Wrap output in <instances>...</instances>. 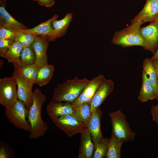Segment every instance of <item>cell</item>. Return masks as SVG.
Segmentation results:
<instances>
[{
	"label": "cell",
	"instance_id": "6da1fadb",
	"mask_svg": "<svg viewBox=\"0 0 158 158\" xmlns=\"http://www.w3.org/2000/svg\"><path fill=\"white\" fill-rule=\"evenodd\" d=\"M46 97L38 88L33 91V102L28 117L31 129L28 138L35 139L43 136L48 129L47 124L42 118V109Z\"/></svg>",
	"mask_w": 158,
	"mask_h": 158
},
{
	"label": "cell",
	"instance_id": "7a4b0ae2",
	"mask_svg": "<svg viewBox=\"0 0 158 158\" xmlns=\"http://www.w3.org/2000/svg\"><path fill=\"white\" fill-rule=\"evenodd\" d=\"M90 81L86 78L80 79L76 77L72 80L68 79L64 83L58 84L54 90L51 100L71 103L78 97Z\"/></svg>",
	"mask_w": 158,
	"mask_h": 158
},
{
	"label": "cell",
	"instance_id": "3957f363",
	"mask_svg": "<svg viewBox=\"0 0 158 158\" xmlns=\"http://www.w3.org/2000/svg\"><path fill=\"white\" fill-rule=\"evenodd\" d=\"M131 23L124 29L114 33L111 41L113 44L121 45L124 48L134 46L142 47L143 40L140 29L143 23L139 20Z\"/></svg>",
	"mask_w": 158,
	"mask_h": 158
},
{
	"label": "cell",
	"instance_id": "277c9868",
	"mask_svg": "<svg viewBox=\"0 0 158 158\" xmlns=\"http://www.w3.org/2000/svg\"><path fill=\"white\" fill-rule=\"evenodd\" d=\"M29 111L25 104L18 99L12 107L6 109L4 113L6 118L15 127L30 132V125L26 119Z\"/></svg>",
	"mask_w": 158,
	"mask_h": 158
},
{
	"label": "cell",
	"instance_id": "5b68a950",
	"mask_svg": "<svg viewBox=\"0 0 158 158\" xmlns=\"http://www.w3.org/2000/svg\"><path fill=\"white\" fill-rule=\"evenodd\" d=\"M112 127V132L124 142L133 141L135 133L131 129L125 114L120 110L109 113Z\"/></svg>",
	"mask_w": 158,
	"mask_h": 158
},
{
	"label": "cell",
	"instance_id": "8992f818",
	"mask_svg": "<svg viewBox=\"0 0 158 158\" xmlns=\"http://www.w3.org/2000/svg\"><path fill=\"white\" fill-rule=\"evenodd\" d=\"M18 99L17 83L14 76L0 79V104L6 109L9 108Z\"/></svg>",
	"mask_w": 158,
	"mask_h": 158
},
{
	"label": "cell",
	"instance_id": "52a82bcc",
	"mask_svg": "<svg viewBox=\"0 0 158 158\" xmlns=\"http://www.w3.org/2000/svg\"><path fill=\"white\" fill-rule=\"evenodd\" d=\"M52 121L58 127L69 137L80 133L87 128L86 125L72 115L63 116Z\"/></svg>",
	"mask_w": 158,
	"mask_h": 158
},
{
	"label": "cell",
	"instance_id": "ba28073f",
	"mask_svg": "<svg viewBox=\"0 0 158 158\" xmlns=\"http://www.w3.org/2000/svg\"><path fill=\"white\" fill-rule=\"evenodd\" d=\"M140 31L143 40L142 47L154 54L158 49V23L151 22L147 26L140 27Z\"/></svg>",
	"mask_w": 158,
	"mask_h": 158
},
{
	"label": "cell",
	"instance_id": "9c48e42d",
	"mask_svg": "<svg viewBox=\"0 0 158 158\" xmlns=\"http://www.w3.org/2000/svg\"><path fill=\"white\" fill-rule=\"evenodd\" d=\"M102 75L94 77L85 86L78 97L71 104L74 107L90 102L98 88L105 79Z\"/></svg>",
	"mask_w": 158,
	"mask_h": 158
},
{
	"label": "cell",
	"instance_id": "30bf717a",
	"mask_svg": "<svg viewBox=\"0 0 158 158\" xmlns=\"http://www.w3.org/2000/svg\"><path fill=\"white\" fill-rule=\"evenodd\" d=\"M114 84L111 80L105 78L90 102L92 114L100 107L106 98L113 91Z\"/></svg>",
	"mask_w": 158,
	"mask_h": 158
},
{
	"label": "cell",
	"instance_id": "8fae6325",
	"mask_svg": "<svg viewBox=\"0 0 158 158\" xmlns=\"http://www.w3.org/2000/svg\"><path fill=\"white\" fill-rule=\"evenodd\" d=\"M13 75L16 80L17 85L18 99L22 101L27 108L29 109L33 102V92L32 85L29 83L15 72Z\"/></svg>",
	"mask_w": 158,
	"mask_h": 158
},
{
	"label": "cell",
	"instance_id": "7c38bea8",
	"mask_svg": "<svg viewBox=\"0 0 158 158\" xmlns=\"http://www.w3.org/2000/svg\"><path fill=\"white\" fill-rule=\"evenodd\" d=\"M74 107L71 103L52 100L47 107V113L52 121L64 115L74 116Z\"/></svg>",
	"mask_w": 158,
	"mask_h": 158
},
{
	"label": "cell",
	"instance_id": "4fadbf2b",
	"mask_svg": "<svg viewBox=\"0 0 158 158\" xmlns=\"http://www.w3.org/2000/svg\"><path fill=\"white\" fill-rule=\"evenodd\" d=\"M50 41L48 38L37 36L32 44L36 55L35 64L38 67L48 64L47 52Z\"/></svg>",
	"mask_w": 158,
	"mask_h": 158
},
{
	"label": "cell",
	"instance_id": "5bb4252c",
	"mask_svg": "<svg viewBox=\"0 0 158 158\" xmlns=\"http://www.w3.org/2000/svg\"><path fill=\"white\" fill-rule=\"evenodd\" d=\"M158 13V0H146L141 11L131 22L133 23L140 20L143 23L154 21Z\"/></svg>",
	"mask_w": 158,
	"mask_h": 158
},
{
	"label": "cell",
	"instance_id": "9a60e30c",
	"mask_svg": "<svg viewBox=\"0 0 158 158\" xmlns=\"http://www.w3.org/2000/svg\"><path fill=\"white\" fill-rule=\"evenodd\" d=\"M102 116V112L99 107L92 114L87 126L95 147L99 143L103 137L101 129V120Z\"/></svg>",
	"mask_w": 158,
	"mask_h": 158
},
{
	"label": "cell",
	"instance_id": "2e32d148",
	"mask_svg": "<svg viewBox=\"0 0 158 158\" xmlns=\"http://www.w3.org/2000/svg\"><path fill=\"white\" fill-rule=\"evenodd\" d=\"M58 18L56 14L47 21L42 22L35 27L31 28L22 30L26 32L30 33L36 36H40L48 38L50 41H54L56 39L55 37L54 29L51 25L53 20Z\"/></svg>",
	"mask_w": 158,
	"mask_h": 158
},
{
	"label": "cell",
	"instance_id": "e0dca14e",
	"mask_svg": "<svg viewBox=\"0 0 158 158\" xmlns=\"http://www.w3.org/2000/svg\"><path fill=\"white\" fill-rule=\"evenodd\" d=\"M80 134V142L78 157L91 158L94 152L95 146L90 132L87 128Z\"/></svg>",
	"mask_w": 158,
	"mask_h": 158
},
{
	"label": "cell",
	"instance_id": "ac0fdd59",
	"mask_svg": "<svg viewBox=\"0 0 158 158\" xmlns=\"http://www.w3.org/2000/svg\"><path fill=\"white\" fill-rule=\"evenodd\" d=\"M0 25L6 26L18 30H24L28 27L13 18L7 11L1 0H0Z\"/></svg>",
	"mask_w": 158,
	"mask_h": 158
},
{
	"label": "cell",
	"instance_id": "d6986e66",
	"mask_svg": "<svg viewBox=\"0 0 158 158\" xmlns=\"http://www.w3.org/2000/svg\"><path fill=\"white\" fill-rule=\"evenodd\" d=\"M138 99L142 103L154 99L158 100V95L153 86L148 81L143 71L142 73V86Z\"/></svg>",
	"mask_w": 158,
	"mask_h": 158
},
{
	"label": "cell",
	"instance_id": "ffe728a7",
	"mask_svg": "<svg viewBox=\"0 0 158 158\" xmlns=\"http://www.w3.org/2000/svg\"><path fill=\"white\" fill-rule=\"evenodd\" d=\"M73 15L71 13H67L62 19L58 20L54 19L51 23L52 27L54 30L55 39L63 37L66 33Z\"/></svg>",
	"mask_w": 158,
	"mask_h": 158
},
{
	"label": "cell",
	"instance_id": "44dd1931",
	"mask_svg": "<svg viewBox=\"0 0 158 158\" xmlns=\"http://www.w3.org/2000/svg\"><path fill=\"white\" fill-rule=\"evenodd\" d=\"M23 48L20 43L15 41L4 57L13 64L15 68L21 66L20 58Z\"/></svg>",
	"mask_w": 158,
	"mask_h": 158
},
{
	"label": "cell",
	"instance_id": "7402d4cb",
	"mask_svg": "<svg viewBox=\"0 0 158 158\" xmlns=\"http://www.w3.org/2000/svg\"><path fill=\"white\" fill-rule=\"evenodd\" d=\"M40 67L34 63L15 68L14 71L32 85L35 83Z\"/></svg>",
	"mask_w": 158,
	"mask_h": 158
},
{
	"label": "cell",
	"instance_id": "603a6c76",
	"mask_svg": "<svg viewBox=\"0 0 158 158\" xmlns=\"http://www.w3.org/2000/svg\"><path fill=\"white\" fill-rule=\"evenodd\" d=\"M142 66L143 68L142 71L144 73L147 80L158 95L157 77L151 59H145L143 61Z\"/></svg>",
	"mask_w": 158,
	"mask_h": 158
},
{
	"label": "cell",
	"instance_id": "cb8c5ba5",
	"mask_svg": "<svg viewBox=\"0 0 158 158\" xmlns=\"http://www.w3.org/2000/svg\"><path fill=\"white\" fill-rule=\"evenodd\" d=\"M124 142L111 132L106 158H121L122 145Z\"/></svg>",
	"mask_w": 158,
	"mask_h": 158
},
{
	"label": "cell",
	"instance_id": "d4e9b609",
	"mask_svg": "<svg viewBox=\"0 0 158 158\" xmlns=\"http://www.w3.org/2000/svg\"><path fill=\"white\" fill-rule=\"evenodd\" d=\"M54 71L53 65L47 64L40 67L35 83L42 87L49 83L52 78Z\"/></svg>",
	"mask_w": 158,
	"mask_h": 158
},
{
	"label": "cell",
	"instance_id": "484cf974",
	"mask_svg": "<svg viewBox=\"0 0 158 158\" xmlns=\"http://www.w3.org/2000/svg\"><path fill=\"white\" fill-rule=\"evenodd\" d=\"M92 114L90 102L83 104L77 107H74V116L87 126Z\"/></svg>",
	"mask_w": 158,
	"mask_h": 158
},
{
	"label": "cell",
	"instance_id": "4316f807",
	"mask_svg": "<svg viewBox=\"0 0 158 158\" xmlns=\"http://www.w3.org/2000/svg\"><path fill=\"white\" fill-rule=\"evenodd\" d=\"M21 67L31 65L35 63L36 55L32 46L23 48L20 54Z\"/></svg>",
	"mask_w": 158,
	"mask_h": 158
},
{
	"label": "cell",
	"instance_id": "83f0119b",
	"mask_svg": "<svg viewBox=\"0 0 158 158\" xmlns=\"http://www.w3.org/2000/svg\"><path fill=\"white\" fill-rule=\"evenodd\" d=\"M109 139L103 137L95 147L93 158H106L108 149Z\"/></svg>",
	"mask_w": 158,
	"mask_h": 158
},
{
	"label": "cell",
	"instance_id": "f1b7e54d",
	"mask_svg": "<svg viewBox=\"0 0 158 158\" xmlns=\"http://www.w3.org/2000/svg\"><path fill=\"white\" fill-rule=\"evenodd\" d=\"M35 35L23 32L20 30L17 34L15 41L19 42L23 48L32 46L36 37Z\"/></svg>",
	"mask_w": 158,
	"mask_h": 158
},
{
	"label": "cell",
	"instance_id": "f546056e",
	"mask_svg": "<svg viewBox=\"0 0 158 158\" xmlns=\"http://www.w3.org/2000/svg\"><path fill=\"white\" fill-rule=\"evenodd\" d=\"M9 27L0 25V38L15 41L19 30Z\"/></svg>",
	"mask_w": 158,
	"mask_h": 158
},
{
	"label": "cell",
	"instance_id": "4dcf8cb0",
	"mask_svg": "<svg viewBox=\"0 0 158 158\" xmlns=\"http://www.w3.org/2000/svg\"><path fill=\"white\" fill-rule=\"evenodd\" d=\"M14 154V150L11 146L5 142H1L0 158H13Z\"/></svg>",
	"mask_w": 158,
	"mask_h": 158
},
{
	"label": "cell",
	"instance_id": "1f68e13d",
	"mask_svg": "<svg viewBox=\"0 0 158 158\" xmlns=\"http://www.w3.org/2000/svg\"><path fill=\"white\" fill-rule=\"evenodd\" d=\"M14 41L12 40L0 38V55L4 57Z\"/></svg>",
	"mask_w": 158,
	"mask_h": 158
},
{
	"label": "cell",
	"instance_id": "d6a6232c",
	"mask_svg": "<svg viewBox=\"0 0 158 158\" xmlns=\"http://www.w3.org/2000/svg\"><path fill=\"white\" fill-rule=\"evenodd\" d=\"M37 1L41 6L51 7L54 4L55 0H37Z\"/></svg>",
	"mask_w": 158,
	"mask_h": 158
},
{
	"label": "cell",
	"instance_id": "836d02e7",
	"mask_svg": "<svg viewBox=\"0 0 158 158\" xmlns=\"http://www.w3.org/2000/svg\"><path fill=\"white\" fill-rule=\"evenodd\" d=\"M153 120L154 121L158 120V104L156 105L152 106L151 109Z\"/></svg>",
	"mask_w": 158,
	"mask_h": 158
},
{
	"label": "cell",
	"instance_id": "e575fe53",
	"mask_svg": "<svg viewBox=\"0 0 158 158\" xmlns=\"http://www.w3.org/2000/svg\"><path fill=\"white\" fill-rule=\"evenodd\" d=\"M152 60V64L156 71L157 77H158V59Z\"/></svg>",
	"mask_w": 158,
	"mask_h": 158
},
{
	"label": "cell",
	"instance_id": "d590c367",
	"mask_svg": "<svg viewBox=\"0 0 158 158\" xmlns=\"http://www.w3.org/2000/svg\"><path fill=\"white\" fill-rule=\"evenodd\" d=\"M157 59H158V49L156 53L154 54L153 56L151 58L152 60Z\"/></svg>",
	"mask_w": 158,
	"mask_h": 158
},
{
	"label": "cell",
	"instance_id": "8d00e7d4",
	"mask_svg": "<svg viewBox=\"0 0 158 158\" xmlns=\"http://www.w3.org/2000/svg\"><path fill=\"white\" fill-rule=\"evenodd\" d=\"M154 22H155L158 23V13L157 14V16H156V17H155V18Z\"/></svg>",
	"mask_w": 158,
	"mask_h": 158
},
{
	"label": "cell",
	"instance_id": "74e56055",
	"mask_svg": "<svg viewBox=\"0 0 158 158\" xmlns=\"http://www.w3.org/2000/svg\"><path fill=\"white\" fill-rule=\"evenodd\" d=\"M1 1L3 2L4 5L6 6V0H1Z\"/></svg>",
	"mask_w": 158,
	"mask_h": 158
},
{
	"label": "cell",
	"instance_id": "f35d334b",
	"mask_svg": "<svg viewBox=\"0 0 158 158\" xmlns=\"http://www.w3.org/2000/svg\"><path fill=\"white\" fill-rule=\"evenodd\" d=\"M157 87H158V77H157Z\"/></svg>",
	"mask_w": 158,
	"mask_h": 158
},
{
	"label": "cell",
	"instance_id": "ab89813d",
	"mask_svg": "<svg viewBox=\"0 0 158 158\" xmlns=\"http://www.w3.org/2000/svg\"><path fill=\"white\" fill-rule=\"evenodd\" d=\"M155 122H156V123H157V125H158V120H156V121H155Z\"/></svg>",
	"mask_w": 158,
	"mask_h": 158
},
{
	"label": "cell",
	"instance_id": "60d3db41",
	"mask_svg": "<svg viewBox=\"0 0 158 158\" xmlns=\"http://www.w3.org/2000/svg\"><path fill=\"white\" fill-rule=\"evenodd\" d=\"M34 1H37V0H32Z\"/></svg>",
	"mask_w": 158,
	"mask_h": 158
}]
</instances>
